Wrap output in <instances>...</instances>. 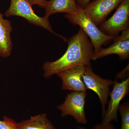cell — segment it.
I'll return each mask as SVG.
<instances>
[{
	"label": "cell",
	"instance_id": "obj_10",
	"mask_svg": "<svg viewBox=\"0 0 129 129\" xmlns=\"http://www.w3.org/2000/svg\"><path fill=\"white\" fill-rule=\"evenodd\" d=\"M86 66L81 64L57 73L56 74L62 80V89L86 92L82 78Z\"/></svg>",
	"mask_w": 129,
	"mask_h": 129
},
{
	"label": "cell",
	"instance_id": "obj_12",
	"mask_svg": "<svg viewBox=\"0 0 129 129\" xmlns=\"http://www.w3.org/2000/svg\"><path fill=\"white\" fill-rule=\"evenodd\" d=\"M78 5L75 0H50L47 1L45 7V17L49 16L55 13H63L70 14L77 11Z\"/></svg>",
	"mask_w": 129,
	"mask_h": 129
},
{
	"label": "cell",
	"instance_id": "obj_2",
	"mask_svg": "<svg viewBox=\"0 0 129 129\" xmlns=\"http://www.w3.org/2000/svg\"><path fill=\"white\" fill-rule=\"evenodd\" d=\"M64 17L73 25L79 26L89 37L93 45L94 53L97 52L102 46L109 44L115 38L108 36L102 32L86 14L84 9L79 5L76 12L65 14Z\"/></svg>",
	"mask_w": 129,
	"mask_h": 129
},
{
	"label": "cell",
	"instance_id": "obj_6",
	"mask_svg": "<svg viewBox=\"0 0 129 129\" xmlns=\"http://www.w3.org/2000/svg\"><path fill=\"white\" fill-rule=\"evenodd\" d=\"M82 79L87 89L93 91L99 97L102 107V117L106 111V106L108 103L110 94V86L114 81L102 78L93 72L91 67H86L85 71L82 75Z\"/></svg>",
	"mask_w": 129,
	"mask_h": 129
},
{
	"label": "cell",
	"instance_id": "obj_11",
	"mask_svg": "<svg viewBox=\"0 0 129 129\" xmlns=\"http://www.w3.org/2000/svg\"><path fill=\"white\" fill-rule=\"evenodd\" d=\"M4 15L0 12V56H10L13 48L11 34L13 30L11 21L3 18Z\"/></svg>",
	"mask_w": 129,
	"mask_h": 129
},
{
	"label": "cell",
	"instance_id": "obj_17",
	"mask_svg": "<svg viewBox=\"0 0 129 129\" xmlns=\"http://www.w3.org/2000/svg\"><path fill=\"white\" fill-rule=\"evenodd\" d=\"M32 5H37L40 7L45 8L47 2L46 0H26Z\"/></svg>",
	"mask_w": 129,
	"mask_h": 129
},
{
	"label": "cell",
	"instance_id": "obj_1",
	"mask_svg": "<svg viewBox=\"0 0 129 129\" xmlns=\"http://www.w3.org/2000/svg\"><path fill=\"white\" fill-rule=\"evenodd\" d=\"M67 42L68 48L62 56L54 61H46L44 63L45 78H49L59 72L81 64L91 67L94 48L85 33L80 29Z\"/></svg>",
	"mask_w": 129,
	"mask_h": 129
},
{
	"label": "cell",
	"instance_id": "obj_14",
	"mask_svg": "<svg viewBox=\"0 0 129 129\" xmlns=\"http://www.w3.org/2000/svg\"><path fill=\"white\" fill-rule=\"evenodd\" d=\"M122 120V125L120 129H129V101L120 105L118 111Z\"/></svg>",
	"mask_w": 129,
	"mask_h": 129
},
{
	"label": "cell",
	"instance_id": "obj_18",
	"mask_svg": "<svg viewBox=\"0 0 129 129\" xmlns=\"http://www.w3.org/2000/svg\"><path fill=\"white\" fill-rule=\"evenodd\" d=\"M78 5L83 8H84L91 1L94 0H75Z\"/></svg>",
	"mask_w": 129,
	"mask_h": 129
},
{
	"label": "cell",
	"instance_id": "obj_13",
	"mask_svg": "<svg viewBox=\"0 0 129 129\" xmlns=\"http://www.w3.org/2000/svg\"><path fill=\"white\" fill-rule=\"evenodd\" d=\"M19 129H56L48 119L46 114L31 117L17 124Z\"/></svg>",
	"mask_w": 129,
	"mask_h": 129
},
{
	"label": "cell",
	"instance_id": "obj_8",
	"mask_svg": "<svg viewBox=\"0 0 129 129\" xmlns=\"http://www.w3.org/2000/svg\"><path fill=\"white\" fill-rule=\"evenodd\" d=\"M122 0H94L84 8L86 13L97 26L105 21L109 14Z\"/></svg>",
	"mask_w": 129,
	"mask_h": 129
},
{
	"label": "cell",
	"instance_id": "obj_9",
	"mask_svg": "<svg viewBox=\"0 0 129 129\" xmlns=\"http://www.w3.org/2000/svg\"><path fill=\"white\" fill-rule=\"evenodd\" d=\"M113 44L107 48H101L97 52L93 53L92 60H96L108 56L115 54L123 61L129 57V29L121 32L120 35L115 37Z\"/></svg>",
	"mask_w": 129,
	"mask_h": 129
},
{
	"label": "cell",
	"instance_id": "obj_16",
	"mask_svg": "<svg viewBox=\"0 0 129 129\" xmlns=\"http://www.w3.org/2000/svg\"><path fill=\"white\" fill-rule=\"evenodd\" d=\"M77 127L79 129H87L83 127L78 126ZM91 129H115V128L113 125L110 123L106 125L102 123L97 124Z\"/></svg>",
	"mask_w": 129,
	"mask_h": 129
},
{
	"label": "cell",
	"instance_id": "obj_5",
	"mask_svg": "<svg viewBox=\"0 0 129 129\" xmlns=\"http://www.w3.org/2000/svg\"><path fill=\"white\" fill-rule=\"evenodd\" d=\"M86 95V92L73 91L68 94L64 102L57 107L61 112L62 117L70 115L78 123L86 124L88 122L85 112Z\"/></svg>",
	"mask_w": 129,
	"mask_h": 129
},
{
	"label": "cell",
	"instance_id": "obj_7",
	"mask_svg": "<svg viewBox=\"0 0 129 129\" xmlns=\"http://www.w3.org/2000/svg\"><path fill=\"white\" fill-rule=\"evenodd\" d=\"M113 85L112 90L109 94L111 99L108 103V108L102 117V123L104 125L111 123L112 120L117 122V113L120 102L128 94L129 78L120 83L115 80Z\"/></svg>",
	"mask_w": 129,
	"mask_h": 129
},
{
	"label": "cell",
	"instance_id": "obj_4",
	"mask_svg": "<svg viewBox=\"0 0 129 129\" xmlns=\"http://www.w3.org/2000/svg\"><path fill=\"white\" fill-rule=\"evenodd\" d=\"M129 0H122L111 18L101 24L99 28L108 36L116 37L129 29Z\"/></svg>",
	"mask_w": 129,
	"mask_h": 129
},
{
	"label": "cell",
	"instance_id": "obj_15",
	"mask_svg": "<svg viewBox=\"0 0 129 129\" xmlns=\"http://www.w3.org/2000/svg\"><path fill=\"white\" fill-rule=\"evenodd\" d=\"M17 124L13 119L4 116L3 120H0V129H19Z\"/></svg>",
	"mask_w": 129,
	"mask_h": 129
},
{
	"label": "cell",
	"instance_id": "obj_3",
	"mask_svg": "<svg viewBox=\"0 0 129 129\" xmlns=\"http://www.w3.org/2000/svg\"><path fill=\"white\" fill-rule=\"evenodd\" d=\"M32 6L26 0H11L10 6L5 12V15L7 17L11 16L22 17L29 23L44 28L67 42L68 40L66 38L54 32L48 18L37 16L32 9Z\"/></svg>",
	"mask_w": 129,
	"mask_h": 129
}]
</instances>
